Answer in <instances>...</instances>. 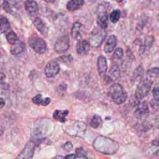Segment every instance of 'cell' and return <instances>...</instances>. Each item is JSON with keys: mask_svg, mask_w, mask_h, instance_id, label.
Masks as SVG:
<instances>
[{"mask_svg": "<svg viewBox=\"0 0 159 159\" xmlns=\"http://www.w3.org/2000/svg\"><path fill=\"white\" fill-rule=\"evenodd\" d=\"M93 146L97 151L106 155L114 154L119 148V145L116 141L103 136L96 137Z\"/></svg>", "mask_w": 159, "mask_h": 159, "instance_id": "1", "label": "cell"}, {"mask_svg": "<svg viewBox=\"0 0 159 159\" xmlns=\"http://www.w3.org/2000/svg\"><path fill=\"white\" fill-rule=\"evenodd\" d=\"M109 94L112 101L116 104L124 103L127 99V93L123 87L118 83L112 84L109 88Z\"/></svg>", "mask_w": 159, "mask_h": 159, "instance_id": "2", "label": "cell"}, {"mask_svg": "<svg viewBox=\"0 0 159 159\" xmlns=\"http://www.w3.org/2000/svg\"><path fill=\"white\" fill-rule=\"evenodd\" d=\"M106 32L101 28H95L89 34L88 42L90 46L97 48L99 47L105 39Z\"/></svg>", "mask_w": 159, "mask_h": 159, "instance_id": "3", "label": "cell"}, {"mask_svg": "<svg viewBox=\"0 0 159 159\" xmlns=\"http://www.w3.org/2000/svg\"><path fill=\"white\" fill-rule=\"evenodd\" d=\"M29 45L37 53L42 54L46 52L47 43L40 37L32 36L29 39Z\"/></svg>", "mask_w": 159, "mask_h": 159, "instance_id": "4", "label": "cell"}, {"mask_svg": "<svg viewBox=\"0 0 159 159\" xmlns=\"http://www.w3.org/2000/svg\"><path fill=\"white\" fill-rule=\"evenodd\" d=\"M153 82L147 80L141 81L139 83L135 93V95L137 99H142L145 98L149 93Z\"/></svg>", "mask_w": 159, "mask_h": 159, "instance_id": "5", "label": "cell"}, {"mask_svg": "<svg viewBox=\"0 0 159 159\" xmlns=\"http://www.w3.org/2000/svg\"><path fill=\"white\" fill-rule=\"evenodd\" d=\"M70 47V38L68 35L61 36L57 39L54 45V50L58 53L66 52Z\"/></svg>", "mask_w": 159, "mask_h": 159, "instance_id": "6", "label": "cell"}, {"mask_svg": "<svg viewBox=\"0 0 159 159\" xmlns=\"http://www.w3.org/2000/svg\"><path fill=\"white\" fill-rule=\"evenodd\" d=\"M60 71V66L56 60L49 61L45 66L44 73L47 78L55 77Z\"/></svg>", "mask_w": 159, "mask_h": 159, "instance_id": "7", "label": "cell"}, {"mask_svg": "<svg viewBox=\"0 0 159 159\" xmlns=\"http://www.w3.org/2000/svg\"><path fill=\"white\" fill-rule=\"evenodd\" d=\"M35 148V143L34 141L28 142L17 156L16 159H32Z\"/></svg>", "mask_w": 159, "mask_h": 159, "instance_id": "8", "label": "cell"}, {"mask_svg": "<svg viewBox=\"0 0 159 159\" xmlns=\"http://www.w3.org/2000/svg\"><path fill=\"white\" fill-rule=\"evenodd\" d=\"M149 113V109L147 103L145 101L139 103L135 111H134V117L140 120L145 119Z\"/></svg>", "mask_w": 159, "mask_h": 159, "instance_id": "9", "label": "cell"}, {"mask_svg": "<svg viewBox=\"0 0 159 159\" xmlns=\"http://www.w3.org/2000/svg\"><path fill=\"white\" fill-rule=\"evenodd\" d=\"M85 32V27L80 22H75L71 29V35L75 40H80Z\"/></svg>", "mask_w": 159, "mask_h": 159, "instance_id": "10", "label": "cell"}, {"mask_svg": "<svg viewBox=\"0 0 159 159\" xmlns=\"http://www.w3.org/2000/svg\"><path fill=\"white\" fill-rule=\"evenodd\" d=\"M120 77V70L117 65L113 64L109 71L107 76H105L104 80L107 83H111L117 80Z\"/></svg>", "mask_w": 159, "mask_h": 159, "instance_id": "11", "label": "cell"}, {"mask_svg": "<svg viewBox=\"0 0 159 159\" xmlns=\"http://www.w3.org/2000/svg\"><path fill=\"white\" fill-rule=\"evenodd\" d=\"M97 66L98 73L101 76H105L107 70V60L105 57L103 55H99L98 58Z\"/></svg>", "mask_w": 159, "mask_h": 159, "instance_id": "12", "label": "cell"}, {"mask_svg": "<svg viewBox=\"0 0 159 159\" xmlns=\"http://www.w3.org/2000/svg\"><path fill=\"white\" fill-rule=\"evenodd\" d=\"M76 52L80 55H85L88 54L90 50V45L88 41L85 40H79L76 47Z\"/></svg>", "mask_w": 159, "mask_h": 159, "instance_id": "13", "label": "cell"}, {"mask_svg": "<svg viewBox=\"0 0 159 159\" xmlns=\"http://www.w3.org/2000/svg\"><path fill=\"white\" fill-rule=\"evenodd\" d=\"M97 24L99 28L105 30L108 27L109 18L106 11H100L97 17Z\"/></svg>", "mask_w": 159, "mask_h": 159, "instance_id": "14", "label": "cell"}, {"mask_svg": "<svg viewBox=\"0 0 159 159\" xmlns=\"http://www.w3.org/2000/svg\"><path fill=\"white\" fill-rule=\"evenodd\" d=\"M153 40L154 39L152 35L145 37L139 47V53L140 54H143L145 53L147 51H148L152 47Z\"/></svg>", "mask_w": 159, "mask_h": 159, "instance_id": "15", "label": "cell"}, {"mask_svg": "<svg viewBox=\"0 0 159 159\" xmlns=\"http://www.w3.org/2000/svg\"><path fill=\"white\" fill-rule=\"evenodd\" d=\"M24 7L27 12L30 16H34L39 11V6L36 1H26L24 2Z\"/></svg>", "mask_w": 159, "mask_h": 159, "instance_id": "16", "label": "cell"}, {"mask_svg": "<svg viewBox=\"0 0 159 159\" xmlns=\"http://www.w3.org/2000/svg\"><path fill=\"white\" fill-rule=\"evenodd\" d=\"M117 45V37L114 35L109 36L106 42L104 47V50L106 53L112 52Z\"/></svg>", "mask_w": 159, "mask_h": 159, "instance_id": "17", "label": "cell"}, {"mask_svg": "<svg viewBox=\"0 0 159 159\" xmlns=\"http://www.w3.org/2000/svg\"><path fill=\"white\" fill-rule=\"evenodd\" d=\"M143 68L142 66H138L134 71L131 78L132 83H140L142 81V78L143 75Z\"/></svg>", "mask_w": 159, "mask_h": 159, "instance_id": "18", "label": "cell"}, {"mask_svg": "<svg viewBox=\"0 0 159 159\" xmlns=\"http://www.w3.org/2000/svg\"><path fill=\"white\" fill-rule=\"evenodd\" d=\"M33 23L35 27L38 30L39 32H40L44 36L47 35L48 33V29L42 19L37 17L34 19Z\"/></svg>", "mask_w": 159, "mask_h": 159, "instance_id": "19", "label": "cell"}, {"mask_svg": "<svg viewBox=\"0 0 159 159\" xmlns=\"http://www.w3.org/2000/svg\"><path fill=\"white\" fill-rule=\"evenodd\" d=\"M84 1L83 0H71L66 5V9L70 12H73L80 9L84 4Z\"/></svg>", "mask_w": 159, "mask_h": 159, "instance_id": "20", "label": "cell"}, {"mask_svg": "<svg viewBox=\"0 0 159 159\" xmlns=\"http://www.w3.org/2000/svg\"><path fill=\"white\" fill-rule=\"evenodd\" d=\"M68 114V110H55L53 114V117L55 120L60 122H65L66 121V117Z\"/></svg>", "mask_w": 159, "mask_h": 159, "instance_id": "21", "label": "cell"}, {"mask_svg": "<svg viewBox=\"0 0 159 159\" xmlns=\"http://www.w3.org/2000/svg\"><path fill=\"white\" fill-rule=\"evenodd\" d=\"M32 101L37 105L46 106L50 103L51 99L50 98H42V95L40 94H39L32 98Z\"/></svg>", "mask_w": 159, "mask_h": 159, "instance_id": "22", "label": "cell"}, {"mask_svg": "<svg viewBox=\"0 0 159 159\" xmlns=\"http://www.w3.org/2000/svg\"><path fill=\"white\" fill-rule=\"evenodd\" d=\"M153 99L150 101V106L153 109L159 107V86H155L152 89Z\"/></svg>", "mask_w": 159, "mask_h": 159, "instance_id": "23", "label": "cell"}, {"mask_svg": "<svg viewBox=\"0 0 159 159\" xmlns=\"http://www.w3.org/2000/svg\"><path fill=\"white\" fill-rule=\"evenodd\" d=\"M11 28L10 23L7 18L0 15V34L7 32Z\"/></svg>", "mask_w": 159, "mask_h": 159, "instance_id": "24", "label": "cell"}, {"mask_svg": "<svg viewBox=\"0 0 159 159\" xmlns=\"http://www.w3.org/2000/svg\"><path fill=\"white\" fill-rule=\"evenodd\" d=\"M159 77V68L153 67L148 70L146 72V78L147 80L153 82L155 80Z\"/></svg>", "mask_w": 159, "mask_h": 159, "instance_id": "25", "label": "cell"}, {"mask_svg": "<svg viewBox=\"0 0 159 159\" xmlns=\"http://www.w3.org/2000/svg\"><path fill=\"white\" fill-rule=\"evenodd\" d=\"M25 48V45L22 42H19L17 43L14 45V47L11 48L10 52L13 55H17L22 53Z\"/></svg>", "mask_w": 159, "mask_h": 159, "instance_id": "26", "label": "cell"}, {"mask_svg": "<svg viewBox=\"0 0 159 159\" xmlns=\"http://www.w3.org/2000/svg\"><path fill=\"white\" fill-rule=\"evenodd\" d=\"M6 40L7 41V42L9 44L11 45H16V43H17L19 42H20L19 37H17V34L12 30L9 31L7 34H6Z\"/></svg>", "mask_w": 159, "mask_h": 159, "instance_id": "27", "label": "cell"}, {"mask_svg": "<svg viewBox=\"0 0 159 159\" xmlns=\"http://www.w3.org/2000/svg\"><path fill=\"white\" fill-rule=\"evenodd\" d=\"M121 15V12L119 9L114 10L109 15L110 21L112 23H116L119 21Z\"/></svg>", "mask_w": 159, "mask_h": 159, "instance_id": "28", "label": "cell"}, {"mask_svg": "<svg viewBox=\"0 0 159 159\" xmlns=\"http://www.w3.org/2000/svg\"><path fill=\"white\" fill-rule=\"evenodd\" d=\"M102 119L98 115H94L91 119L90 124L93 128H98L102 124Z\"/></svg>", "mask_w": 159, "mask_h": 159, "instance_id": "29", "label": "cell"}, {"mask_svg": "<svg viewBox=\"0 0 159 159\" xmlns=\"http://www.w3.org/2000/svg\"><path fill=\"white\" fill-rule=\"evenodd\" d=\"M57 61H60L61 63H66V64H68L70 63L72 60H73V57L70 54L68 55H61L60 57H59L58 58H57L56 60Z\"/></svg>", "mask_w": 159, "mask_h": 159, "instance_id": "30", "label": "cell"}, {"mask_svg": "<svg viewBox=\"0 0 159 159\" xmlns=\"http://www.w3.org/2000/svg\"><path fill=\"white\" fill-rule=\"evenodd\" d=\"M2 8L7 13H9L11 14H14V11L12 8V4L9 2L7 1H4L2 2Z\"/></svg>", "mask_w": 159, "mask_h": 159, "instance_id": "31", "label": "cell"}, {"mask_svg": "<svg viewBox=\"0 0 159 159\" xmlns=\"http://www.w3.org/2000/svg\"><path fill=\"white\" fill-rule=\"evenodd\" d=\"M123 55H124L123 49L122 48H120V47H118V48L115 49L112 57L115 59L120 60V59H121L123 57Z\"/></svg>", "mask_w": 159, "mask_h": 159, "instance_id": "32", "label": "cell"}, {"mask_svg": "<svg viewBox=\"0 0 159 159\" xmlns=\"http://www.w3.org/2000/svg\"><path fill=\"white\" fill-rule=\"evenodd\" d=\"M76 153L78 157L82 158H86L87 154L86 151L83 147H78L76 148Z\"/></svg>", "mask_w": 159, "mask_h": 159, "instance_id": "33", "label": "cell"}, {"mask_svg": "<svg viewBox=\"0 0 159 159\" xmlns=\"http://www.w3.org/2000/svg\"><path fill=\"white\" fill-rule=\"evenodd\" d=\"M5 75L2 73L0 72V88H2V89H7V84H6V81H5Z\"/></svg>", "mask_w": 159, "mask_h": 159, "instance_id": "34", "label": "cell"}, {"mask_svg": "<svg viewBox=\"0 0 159 159\" xmlns=\"http://www.w3.org/2000/svg\"><path fill=\"white\" fill-rule=\"evenodd\" d=\"M63 148L65 150L70 151L73 148V144L70 142H67L65 143Z\"/></svg>", "mask_w": 159, "mask_h": 159, "instance_id": "35", "label": "cell"}, {"mask_svg": "<svg viewBox=\"0 0 159 159\" xmlns=\"http://www.w3.org/2000/svg\"><path fill=\"white\" fill-rule=\"evenodd\" d=\"M63 159H76V156L75 154H69L66 155Z\"/></svg>", "mask_w": 159, "mask_h": 159, "instance_id": "36", "label": "cell"}, {"mask_svg": "<svg viewBox=\"0 0 159 159\" xmlns=\"http://www.w3.org/2000/svg\"><path fill=\"white\" fill-rule=\"evenodd\" d=\"M152 144L154 146H157V147H159V137L156 138L155 139H154L152 142Z\"/></svg>", "mask_w": 159, "mask_h": 159, "instance_id": "37", "label": "cell"}, {"mask_svg": "<svg viewBox=\"0 0 159 159\" xmlns=\"http://www.w3.org/2000/svg\"><path fill=\"white\" fill-rule=\"evenodd\" d=\"M66 84H61L60 86H59V87H58V89L59 90H61V91H63V90H64V91H65L66 90Z\"/></svg>", "mask_w": 159, "mask_h": 159, "instance_id": "38", "label": "cell"}, {"mask_svg": "<svg viewBox=\"0 0 159 159\" xmlns=\"http://www.w3.org/2000/svg\"><path fill=\"white\" fill-rule=\"evenodd\" d=\"M5 106V101L3 98H0V109H2Z\"/></svg>", "mask_w": 159, "mask_h": 159, "instance_id": "39", "label": "cell"}, {"mask_svg": "<svg viewBox=\"0 0 159 159\" xmlns=\"http://www.w3.org/2000/svg\"><path fill=\"white\" fill-rule=\"evenodd\" d=\"M155 124H156V126L158 129H159V116L157 117L156 120H155Z\"/></svg>", "mask_w": 159, "mask_h": 159, "instance_id": "40", "label": "cell"}, {"mask_svg": "<svg viewBox=\"0 0 159 159\" xmlns=\"http://www.w3.org/2000/svg\"><path fill=\"white\" fill-rule=\"evenodd\" d=\"M4 131V127L2 125H0V136L3 134Z\"/></svg>", "mask_w": 159, "mask_h": 159, "instance_id": "41", "label": "cell"}, {"mask_svg": "<svg viewBox=\"0 0 159 159\" xmlns=\"http://www.w3.org/2000/svg\"><path fill=\"white\" fill-rule=\"evenodd\" d=\"M52 159H63L61 156H56L54 158H53Z\"/></svg>", "mask_w": 159, "mask_h": 159, "instance_id": "42", "label": "cell"}, {"mask_svg": "<svg viewBox=\"0 0 159 159\" xmlns=\"http://www.w3.org/2000/svg\"><path fill=\"white\" fill-rule=\"evenodd\" d=\"M0 9H1V4H0Z\"/></svg>", "mask_w": 159, "mask_h": 159, "instance_id": "43", "label": "cell"}, {"mask_svg": "<svg viewBox=\"0 0 159 159\" xmlns=\"http://www.w3.org/2000/svg\"><path fill=\"white\" fill-rule=\"evenodd\" d=\"M0 57H1V53H0Z\"/></svg>", "mask_w": 159, "mask_h": 159, "instance_id": "44", "label": "cell"}]
</instances>
